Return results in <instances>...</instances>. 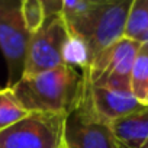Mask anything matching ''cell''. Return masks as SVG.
Masks as SVG:
<instances>
[{"label": "cell", "mask_w": 148, "mask_h": 148, "mask_svg": "<svg viewBox=\"0 0 148 148\" xmlns=\"http://www.w3.org/2000/svg\"><path fill=\"white\" fill-rule=\"evenodd\" d=\"M61 148H64V147H61Z\"/></svg>", "instance_id": "5bb4252c"}, {"label": "cell", "mask_w": 148, "mask_h": 148, "mask_svg": "<svg viewBox=\"0 0 148 148\" xmlns=\"http://www.w3.org/2000/svg\"><path fill=\"white\" fill-rule=\"evenodd\" d=\"M139 47V42L123 36L82 71L93 86L131 92V74Z\"/></svg>", "instance_id": "5b68a950"}, {"label": "cell", "mask_w": 148, "mask_h": 148, "mask_svg": "<svg viewBox=\"0 0 148 148\" xmlns=\"http://www.w3.org/2000/svg\"><path fill=\"white\" fill-rule=\"evenodd\" d=\"M79 102L96 118L108 123L142 108V105L134 97L131 92H121L108 87L93 86L89 83L84 74Z\"/></svg>", "instance_id": "ba28073f"}, {"label": "cell", "mask_w": 148, "mask_h": 148, "mask_svg": "<svg viewBox=\"0 0 148 148\" xmlns=\"http://www.w3.org/2000/svg\"><path fill=\"white\" fill-rule=\"evenodd\" d=\"M122 148H148V105L109 123Z\"/></svg>", "instance_id": "9c48e42d"}, {"label": "cell", "mask_w": 148, "mask_h": 148, "mask_svg": "<svg viewBox=\"0 0 148 148\" xmlns=\"http://www.w3.org/2000/svg\"><path fill=\"white\" fill-rule=\"evenodd\" d=\"M28 113L10 87L0 89V132L23 119Z\"/></svg>", "instance_id": "7c38bea8"}, {"label": "cell", "mask_w": 148, "mask_h": 148, "mask_svg": "<svg viewBox=\"0 0 148 148\" xmlns=\"http://www.w3.org/2000/svg\"><path fill=\"white\" fill-rule=\"evenodd\" d=\"M31 34L26 29L19 0H0V49L8 64V87L22 77Z\"/></svg>", "instance_id": "8992f818"}, {"label": "cell", "mask_w": 148, "mask_h": 148, "mask_svg": "<svg viewBox=\"0 0 148 148\" xmlns=\"http://www.w3.org/2000/svg\"><path fill=\"white\" fill-rule=\"evenodd\" d=\"M131 5L132 0H97L86 16L67 26L71 36L83 44L89 67L103 51L125 36Z\"/></svg>", "instance_id": "7a4b0ae2"}, {"label": "cell", "mask_w": 148, "mask_h": 148, "mask_svg": "<svg viewBox=\"0 0 148 148\" xmlns=\"http://www.w3.org/2000/svg\"><path fill=\"white\" fill-rule=\"evenodd\" d=\"M64 148H122L108 122L96 118L79 100L64 119Z\"/></svg>", "instance_id": "52a82bcc"}, {"label": "cell", "mask_w": 148, "mask_h": 148, "mask_svg": "<svg viewBox=\"0 0 148 148\" xmlns=\"http://www.w3.org/2000/svg\"><path fill=\"white\" fill-rule=\"evenodd\" d=\"M21 9L26 29L29 31V34H34L36 29L41 28L47 18L42 0H23L21 2Z\"/></svg>", "instance_id": "4fadbf2b"}, {"label": "cell", "mask_w": 148, "mask_h": 148, "mask_svg": "<svg viewBox=\"0 0 148 148\" xmlns=\"http://www.w3.org/2000/svg\"><path fill=\"white\" fill-rule=\"evenodd\" d=\"M67 115L29 112L0 132V148H61Z\"/></svg>", "instance_id": "277c9868"}, {"label": "cell", "mask_w": 148, "mask_h": 148, "mask_svg": "<svg viewBox=\"0 0 148 148\" xmlns=\"http://www.w3.org/2000/svg\"><path fill=\"white\" fill-rule=\"evenodd\" d=\"M125 38L139 44L148 39V0H132L125 26Z\"/></svg>", "instance_id": "30bf717a"}, {"label": "cell", "mask_w": 148, "mask_h": 148, "mask_svg": "<svg viewBox=\"0 0 148 148\" xmlns=\"http://www.w3.org/2000/svg\"><path fill=\"white\" fill-rule=\"evenodd\" d=\"M70 38L71 34L60 13L47 16L41 28L31 34L23 77L36 76L64 65V52Z\"/></svg>", "instance_id": "3957f363"}, {"label": "cell", "mask_w": 148, "mask_h": 148, "mask_svg": "<svg viewBox=\"0 0 148 148\" xmlns=\"http://www.w3.org/2000/svg\"><path fill=\"white\" fill-rule=\"evenodd\" d=\"M131 93L142 105H148V49L139 47L131 74Z\"/></svg>", "instance_id": "8fae6325"}, {"label": "cell", "mask_w": 148, "mask_h": 148, "mask_svg": "<svg viewBox=\"0 0 148 148\" xmlns=\"http://www.w3.org/2000/svg\"><path fill=\"white\" fill-rule=\"evenodd\" d=\"M82 86V70L64 64L36 76L22 77L10 89L28 112L67 115L76 106Z\"/></svg>", "instance_id": "6da1fadb"}]
</instances>
